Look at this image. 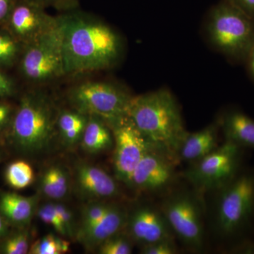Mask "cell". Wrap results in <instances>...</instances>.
<instances>
[{"instance_id": "7c38bea8", "label": "cell", "mask_w": 254, "mask_h": 254, "mask_svg": "<svg viewBox=\"0 0 254 254\" xmlns=\"http://www.w3.org/2000/svg\"><path fill=\"white\" fill-rule=\"evenodd\" d=\"M31 0H17L4 26L23 46L30 44L58 24V17Z\"/></svg>"}, {"instance_id": "836d02e7", "label": "cell", "mask_w": 254, "mask_h": 254, "mask_svg": "<svg viewBox=\"0 0 254 254\" xmlns=\"http://www.w3.org/2000/svg\"><path fill=\"white\" fill-rule=\"evenodd\" d=\"M17 0H0V26H4Z\"/></svg>"}, {"instance_id": "d6a6232c", "label": "cell", "mask_w": 254, "mask_h": 254, "mask_svg": "<svg viewBox=\"0 0 254 254\" xmlns=\"http://www.w3.org/2000/svg\"><path fill=\"white\" fill-rule=\"evenodd\" d=\"M14 111L15 108L7 100L0 98V132L9 128Z\"/></svg>"}, {"instance_id": "9a60e30c", "label": "cell", "mask_w": 254, "mask_h": 254, "mask_svg": "<svg viewBox=\"0 0 254 254\" xmlns=\"http://www.w3.org/2000/svg\"><path fill=\"white\" fill-rule=\"evenodd\" d=\"M127 217L128 210L123 205L113 203L99 221L88 228L76 232V238L87 250H95L110 237L125 230Z\"/></svg>"}, {"instance_id": "8fae6325", "label": "cell", "mask_w": 254, "mask_h": 254, "mask_svg": "<svg viewBox=\"0 0 254 254\" xmlns=\"http://www.w3.org/2000/svg\"><path fill=\"white\" fill-rule=\"evenodd\" d=\"M179 162L176 157L155 145L137 165L129 187L143 193L163 196L174 190L177 184Z\"/></svg>"}, {"instance_id": "8992f818", "label": "cell", "mask_w": 254, "mask_h": 254, "mask_svg": "<svg viewBox=\"0 0 254 254\" xmlns=\"http://www.w3.org/2000/svg\"><path fill=\"white\" fill-rule=\"evenodd\" d=\"M159 205L175 238L190 252H203L206 218L204 196L192 187L174 189L163 195Z\"/></svg>"}, {"instance_id": "4fadbf2b", "label": "cell", "mask_w": 254, "mask_h": 254, "mask_svg": "<svg viewBox=\"0 0 254 254\" xmlns=\"http://www.w3.org/2000/svg\"><path fill=\"white\" fill-rule=\"evenodd\" d=\"M125 230L140 247L158 241L176 240L160 205L152 203L138 205L128 210Z\"/></svg>"}, {"instance_id": "83f0119b", "label": "cell", "mask_w": 254, "mask_h": 254, "mask_svg": "<svg viewBox=\"0 0 254 254\" xmlns=\"http://www.w3.org/2000/svg\"><path fill=\"white\" fill-rule=\"evenodd\" d=\"M38 218L47 225H51L62 236L67 237L66 230L55 210L54 203L42 205L36 210Z\"/></svg>"}, {"instance_id": "7a4b0ae2", "label": "cell", "mask_w": 254, "mask_h": 254, "mask_svg": "<svg viewBox=\"0 0 254 254\" xmlns=\"http://www.w3.org/2000/svg\"><path fill=\"white\" fill-rule=\"evenodd\" d=\"M127 116L152 144L177 158L187 131L178 102L168 89L132 97Z\"/></svg>"}, {"instance_id": "cb8c5ba5", "label": "cell", "mask_w": 254, "mask_h": 254, "mask_svg": "<svg viewBox=\"0 0 254 254\" xmlns=\"http://www.w3.org/2000/svg\"><path fill=\"white\" fill-rule=\"evenodd\" d=\"M134 245L131 237L123 230L100 244L97 250L100 254H130Z\"/></svg>"}, {"instance_id": "5b68a950", "label": "cell", "mask_w": 254, "mask_h": 254, "mask_svg": "<svg viewBox=\"0 0 254 254\" xmlns=\"http://www.w3.org/2000/svg\"><path fill=\"white\" fill-rule=\"evenodd\" d=\"M204 33L216 51L234 63H245L254 43V18L232 0H221L207 15Z\"/></svg>"}, {"instance_id": "1f68e13d", "label": "cell", "mask_w": 254, "mask_h": 254, "mask_svg": "<svg viewBox=\"0 0 254 254\" xmlns=\"http://www.w3.org/2000/svg\"><path fill=\"white\" fill-rule=\"evenodd\" d=\"M44 8L52 7L59 11H68L78 9L79 0H31Z\"/></svg>"}, {"instance_id": "3957f363", "label": "cell", "mask_w": 254, "mask_h": 254, "mask_svg": "<svg viewBox=\"0 0 254 254\" xmlns=\"http://www.w3.org/2000/svg\"><path fill=\"white\" fill-rule=\"evenodd\" d=\"M213 195L210 222L214 235L223 242L240 243L254 222V170L244 169Z\"/></svg>"}, {"instance_id": "f546056e", "label": "cell", "mask_w": 254, "mask_h": 254, "mask_svg": "<svg viewBox=\"0 0 254 254\" xmlns=\"http://www.w3.org/2000/svg\"><path fill=\"white\" fill-rule=\"evenodd\" d=\"M54 205L57 213L67 234V237H72L76 235V229L72 211L62 203H55Z\"/></svg>"}, {"instance_id": "52a82bcc", "label": "cell", "mask_w": 254, "mask_h": 254, "mask_svg": "<svg viewBox=\"0 0 254 254\" xmlns=\"http://www.w3.org/2000/svg\"><path fill=\"white\" fill-rule=\"evenodd\" d=\"M16 66L21 77L33 84H44L65 76L58 19L54 28L23 46Z\"/></svg>"}, {"instance_id": "ac0fdd59", "label": "cell", "mask_w": 254, "mask_h": 254, "mask_svg": "<svg viewBox=\"0 0 254 254\" xmlns=\"http://www.w3.org/2000/svg\"><path fill=\"white\" fill-rule=\"evenodd\" d=\"M38 198L23 196L12 192L0 195V213L6 222L23 228L29 225L36 213Z\"/></svg>"}, {"instance_id": "f1b7e54d", "label": "cell", "mask_w": 254, "mask_h": 254, "mask_svg": "<svg viewBox=\"0 0 254 254\" xmlns=\"http://www.w3.org/2000/svg\"><path fill=\"white\" fill-rule=\"evenodd\" d=\"M178 252L175 240L158 241L140 249L142 254H176Z\"/></svg>"}, {"instance_id": "d590c367", "label": "cell", "mask_w": 254, "mask_h": 254, "mask_svg": "<svg viewBox=\"0 0 254 254\" xmlns=\"http://www.w3.org/2000/svg\"><path fill=\"white\" fill-rule=\"evenodd\" d=\"M245 64L247 66V71H248L250 78L254 81V43L251 48L247 59H246Z\"/></svg>"}, {"instance_id": "277c9868", "label": "cell", "mask_w": 254, "mask_h": 254, "mask_svg": "<svg viewBox=\"0 0 254 254\" xmlns=\"http://www.w3.org/2000/svg\"><path fill=\"white\" fill-rule=\"evenodd\" d=\"M60 110L44 92L32 90L20 98L7 131L15 148L23 154L43 153L56 131Z\"/></svg>"}, {"instance_id": "6da1fadb", "label": "cell", "mask_w": 254, "mask_h": 254, "mask_svg": "<svg viewBox=\"0 0 254 254\" xmlns=\"http://www.w3.org/2000/svg\"><path fill=\"white\" fill-rule=\"evenodd\" d=\"M65 76L112 67L123 53L121 38L99 18L77 9L58 16Z\"/></svg>"}, {"instance_id": "4dcf8cb0", "label": "cell", "mask_w": 254, "mask_h": 254, "mask_svg": "<svg viewBox=\"0 0 254 254\" xmlns=\"http://www.w3.org/2000/svg\"><path fill=\"white\" fill-rule=\"evenodd\" d=\"M5 70L0 68V98L7 100L17 92L16 82Z\"/></svg>"}, {"instance_id": "e0dca14e", "label": "cell", "mask_w": 254, "mask_h": 254, "mask_svg": "<svg viewBox=\"0 0 254 254\" xmlns=\"http://www.w3.org/2000/svg\"><path fill=\"white\" fill-rule=\"evenodd\" d=\"M225 141L254 149V120L239 110L224 112L218 118Z\"/></svg>"}, {"instance_id": "ffe728a7", "label": "cell", "mask_w": 254, "mask_h": 254, "mask_svg": "<svg viewBox=\"0 0 254 254\" xmlns=\"http://www.w3.org/2000/svg\"><path fill=\"white\" fill-rule=\"evenodd\" d=\"M71 179L67 170L62 165H55L45 170L40 180V190L49 199L60 200L67 195Z\"/></svg>"}, {"instance_id": "d4e9b609", "label": "cell", "mask_w": 254, "mask_h": 254, "mask_svg": "<svg viewBox=\"0 0 254 254\" xmlns=\"http://www.w3.org/2000/svg\"><path fill=\"white\" fill-rule=\"evenodd\" d=\"M68 241L63 240L53 234H49L36 241L30 247L28 254H62L69 250Z\"/></svg>"}, {"instance_id": "4316f807", "label": "cell", "mask_w": 254, "mask_h": 254, "mask_svg": "<svg viewBox=\"0 0 254 254\" xmlns=\"http://www.w3.org/2000/svg\"><path fill=\"white\" fill-rule=\"evenodd\" d=\"M113 205V203L101 200H95L88 203L82 210L81 222L76 232L88 228L99 221Z\"/></svg>"}, {"instance_id": "44dd1931", "label": "cell", "mask_w": 254, "mask_h": 254, "mask_svg": "<svg viewBox=\"0 0 254 254\" xmlns=\"http://www.w3.org/2000/svg\"><path fill=\"white\" fill-rule=\"evenodd\" d=\"M60 110L57 128L64 143L73 146L81 142L89 115L74 109Z\"/></svg>"}, {"instance_id": "8d00e7d4", "label": "cell", "mask_w": 254, "mask_h": 254, "mask_svg": "<svg viewBox=\"0 0 254 254\" xmlns=\"http://www.w3.org/2000/svg\"><path fill=\"white\" fill-rule=\"evenodd\" d=\"M7 223L8 222L0 213V240L4 238L7 233Z\"/></svg>"}, {"instance_id": "603a6c76", "label": "cell", "mask_w": 254, "mask_h": 254, "mask_svg": "<svg viewBox=\"0 0 254 254\" xmlns=\"http://www.w3.org/2000/svg\"><path fill=\"white\" fill-rule=\"evenodd\" d=\"M5 178L8 185L13 189L22 190L31 185L34 180V173L27 162L18 160L8 165Z\"/></svg>"}, {"instance_id": "e575fe53", "label": "cell", "mask_w": 254, "mask_h": 254, "mask_svg": "<svg viewBox=\"0 0 254 254\" xmlns=\"http://www.w3.org/2000/svg\"><path fill=\"white\" fill-rule=\"evenodd\" d=\"M241 9L254 18V0H232Z\"/></svg>"}, {"instance_id": "ba28073f", "label": "cell", "mask_w": 254, "mask_h": 254, "mask_svg": "<svg viewBox=\"0 0 254 254\" xmlns=\"http://www.w3.org/2000/svg\"><path fill=\"white\" fill-rule=\"evenodd\" d=\"M243 148L225 141L205 158L190 164V168L182 173V177L204 196L236 176L243 168Z\"/></svg>"}, {"instance_id": "5bb4252c", "label": "cell", "mask_w": 254, "mask_h": 254, "mask_svg": "<svg viewBox=\"0 0 254 254\" xmlns=\"http://www.w3.org/2000/svg\"><path fill=\"white\" fill-rule=\"evenodd\" d=\"M117 180L103 169L91 164L81 163L75 168L76 192L82 198L90 201L118 197L120 188Z\"/></svg>"}, {"instance_id": "484cf974", "label": "cell", "mask_w": 254, "mask_h": 254, "mask_svg": "<svg viewBox=\"0 0 254 254\" xmlns=\"http://www.w3.org/2000/svg\"><path fill=\"white\" fill-rule=\"evenodd\" d=\"M30 247L29 232L27 230H19L6 237L1 242L0 253L26 254H28Z\"/></svg>"}, {"instance_id": "7402d4cb", "label": "cell", "mask_w": 254, "mask_h": 254, "mask_svg": "<svg viewBox=\"0 0 254 254\" xmlns=\"http://www.w3.org/2000/svg\"><path fill=\"white\" fill-rule=\"evenodd\" d=\"M23 48L4 26H0V68L7 71L16 66Z\"/></svg>"}, {"instance_id": "30bf717a", "label": "cell", "mask_w": 254, "mask_h": 254, "mask_svg": "<svg viewBox=\"0 0 254 254\" xmlns=\"http://www.w3.org/2000/svg\"><path fill=\"white\" fill-rule=\"evenodd\" d=\"M107 124L113 135L115 177L118 181L129 187L137 165L155 145L145 138L127 116Z\"/></svg>"}, {"instance_id": "2e32d148", "label": "cell", "mask_w": 254, "mask_h": 254, "mask_svg": "<svg viewBox=\"0 0 254 254\" xmlns=\"http://www.w3.org/2000/svg\"><path fill=\"white\" fill-rule=\"evenodd\" d=\"M220 129L218 119L199 131H187L177 152L180 161L194 163L211 153L219 147Z\"/></svg>"}, {"instance_id": "9c48e42d", "label": "cell", "mask_w": 254, "mask_h": 254, "mask_svg": "<svg viewBox=\"0 0 254 254\" xmlns=\"http://www.w3.org/2000/svg\"><path fill=\"white\" fill-rule=\"evenodd\" d=\"M73 108L95 115L106 123L127 116L132 95L122 87L109 82L88 81L80 83L68 92Z\"/></svg>"}, {"instance_id": "d6986e66", "label": "cell", "mask_w": 254, "mask_h": 254, "mask_svg": "<svg viewBox=\"0 0 254 254\" xmlns=\"http://www.w3.org/2000/svg\"><path fill=\"white\" fill-rule=\"evenodd\" d=\"M80 143L88 153H102L113 148V132L104 120L95 115H89Z\"/></svg>"}]
</instances>
